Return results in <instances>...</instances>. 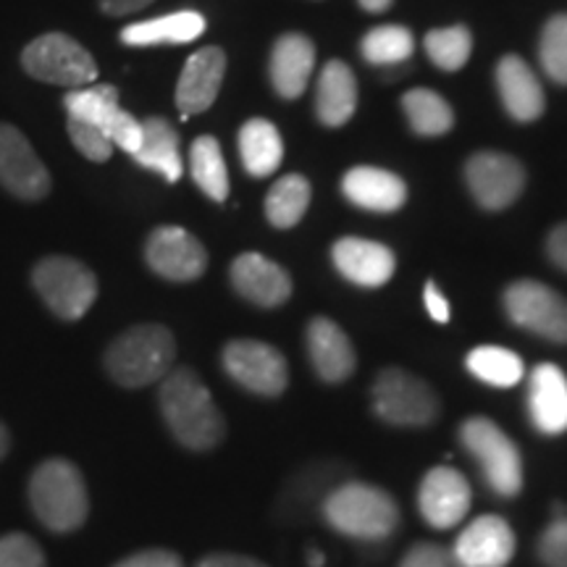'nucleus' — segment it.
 <instances>
[{"mask_svg":"<svg viewBox=\"0 0 567 567\" xmlns=\"http://www.w3.org/2000/svg\"><path fill=\"white\" fill-rule=\"evenodd\" d=\"M161 413L176 442L187 450L208 452L221 444L224 415L210 389L189 368H176L161 379Z\"/></svg>","mask_w":567,"mask_h":567,"instance_id":"nucleus-1","label":"nucleus"},{"mask_svg":"<svg viewBox=\"0 0 567 567\" xmlns=\"http://www.w3.org/2000/svg\"><path fill=\"white\" fill-rule=\"evenodd\" d=\"M30 505L42 526L53 534H69L84 526L90 496L80 467L63 457L40 463L30 478Z\"/></svg>","mask_w":567,"mask_h":567,"instance_id":"nucleus-2","label":"nucleus"},{"mask_svg":"<svg viewBox=\"0 0 567 567\" xmlns=\"http://www.w3.org/2000/svg\"><path fill=\"white\" fill-rule=\"evenodd\" d=\"M176 358L174 334L166 326L142 323L126 329L105 350V371L118 386L140 389L161 381Z\"/></svg>","mask_w":567,"mask_h":567,"instance_id":"nucleus-3","label":"nucleus"},{"mask_svg":"<svg viewBox=\"0 0 567 567\" xmlns=\"http://www.w3.org/2000/svg\"><path fill=\"white\" fill-rule=\"evenodd\" d=\"M323 515L339 534L363 542H381L400 526V507L392 496L384 488L360 481L339 486L326 496Z\"/></svg>","mask_w":567,"mask_h":567,"instance_id":"nucleus-4","label":"nucleus"},{"mask_svg":"<svg viewBox=\"0 0 567 567\" xmlns=\"http://www.w3.org/2000/svg\"><path fill=\"white\" fill-rule=\"evenodd\" d=\"M460 442L476 457L481 476L496 496L513 499L520 494L523 457L513 439L492 417H467L460 425Z\"/></svg>","mask_w":567,"mask_h":567,"instance_id":"nucleus-5","label":"nucleus"},{"mask_svg":"<svg viewBox=\"0 0 567 567\" xmlns=\"http://www.w3.org/2000/svg\"><path fill=\"white\" fill-rule=\"evenodd\" d=\"M32 284L42 302L63 321H80L97 297V279L82 260L66 255L42 258L32 271Z\"/></svg>","mask_w":567,"mask_h":567,"instance_id":"nucleus-6","label":"nucleus"},{"mask_svg":"<svg viewBox=\"0 0 567 567\" xmlns=\"http://www.w3.org/2000/svg\"><path fill=\"white\" fill-rule=\"evenodd\" d=\"M21 66L34 80L61 87H87L97 80V63L87 48L63 32L40 34L21 53Z\"/></svg>","mask_w":567,"mask_h":567,"instance_id":"nucleus-7","label":"nucleus"},{"mask_svg":"<svg viewBox=\"0 0 567 567\" xmlns=\"http://www.w3.org/2000/svg\"><path fill=\"white\" fill-rule=\"evenodd\" d=\"M373 410L381 421L405 429H423L439 415V396L417 375L386 368L373 381Z\"/></svg>","mask_w":567,"mask_h":567,"instance_id":"nucleus-8","label":"nucleus"},{"mask_svg":"<svg viewBox=\"0 0 567 567\" xmlns=\"http://www.w3.org/2000/svg\"><path fill=\"white\" fill-rule=\"evenodd\" d=\"M505 313L530 334L567 344V300L547 284L520 279L505 289Z\"/></svg>","mask_w":567,"mask_h":567,"instance_id":"nucleus-9","label":"nucleus"},{"mask_svg":"<svg viewBox=\"0 0 567 567\" xmlns=\"http://www.w3.org/2000/svg\"><path fill=\"white\" fill-rule=\"evenodd\" d=\"M224 368L239 386L260 396H279L289 384L284 354L258 339H234L226 344Z\"/></svg>","mask_w":567,"mask_h":567,"instance_id":"nucleus-10","label":"nucleus"},{"mask_svg":"<svg viewBox=\"0 0 567 567\" xmlns=\"http://www.w3.org/2000/svg\"><path fill=\"white\" fill-rule=\"evenodd\" d=\"M465 182L484 210H505L526 189V168L507 153L481 151L465 163Z\"/></svg>","mask_w":567,"mask_h":567,"instance_id":"nucleus-11","label":"nucleus"},{"mask_svg":"<svg viewBox=\"0 0 567 567\" xmlns=\"http://www.w3.org/2000/svg\"><path fill=\"white\" fill-rule=\"evenodd\" d=\"M0 187L27 203L45 200L53 187L51 174L30 140L6 122H0Z\"/></svg>","mask_w":567,"mask_h":567,"instance_id":"nucleus-12","label":"nucleus"},{"mask_svg":"<svg viewBox=\"0 0 567 567\" xmlns=\"http://www.w3.org/2000/svg\"><path fill=\"white\" fill-rule=\"evenodd\" d=\"M145 260L168 281H195L208 268V252L195 234L182 226H158L145 243Z\"/></svg>","mask_w":567,"mask_h":567,"instance_id":"nucleus-13","label":"nucleus"},{"mask_svg":"<svg viewBox=\"0 0 567 567\" xmlns=\"http://www.w3.org/2000/svg\"><path fill=\"white\" fill-rule=\"evenodd\" d=\"M471 486L465 476L455 467L439 465L425 473L417 492V507H421L423 520L439 530L455 528L465 520L471 509Z\"/></svg>","mask_w":567,"mask_h":567,"instance_id":"nucleus-14","label":"nucleus"},{"mask_svg":"<svg viewBox=\"0 0 567 567\" xmlns=\"http://www.w3.org/2000/svg\"><path fill=\"white\" fill-rule=\"evenodd\" d=\"M452 555L465 567H507L515 557V534L505 517H476L457 536Z\"/></svg>","mask_w":567,"mask_h":567,"instance_id":"nucleus-15","label":"nucleus"},{"mask_svg":"<svg viewBox=\"0 0 567 567\" xmlns=\"http://www.w3.org/2000/svg\"><path fill=\"white\" fill-rule=\"evenodd\" d=\"M226 74V53L221 48H203L184 63L179 84H176V105L182 116H197L216 103Z\"/></svg>","mask_w":567,"mask_h":567,"instance_id":"nucleus-16","label":"nucleus"},{"mask_svg":"<svg viewBox=\"0 0 567 567\" xmlns=\"http://www.w3.org/2000/svg\"><path fill=\"white\" fill-rule=\"evenodd\" d=\"M231 284L247 302L258 308H279L292 297V279L279 264L260 252H243L231 264Z\"/></svg>","mask_w":567,"mask_h":567,"instance_id":"nucleus-17","label":"nucleus"},{"mask_svg":"<svg viewBox=\"0 0 567 567\" xmlns=\"http://www.w3.org/2000/svg\"><path fill=\"white\" fill-rule=\"evenodd\" d=\"M337 271L347 281L358 284L365 289H379L394 276L396 258L386 245L371 243L363 237H344L339 239L331 250Z\"/></svg>","mask_w":567,"mask_h":567,"instance_id":"nucleus-18","label":"nucleus"},{"mask_svg":"<svg viewBox=\"0 0 567 567\" xmlns=\"http://www.w3.org/2000/svg\"><path fill=\"white\" fill-rule=\"evenodd\" d=\"M308 354L318 379L326 384H342L358 365L350 337L344 334L342 326L323 316L308 323Z\"/></svg>","mask_w":567,"mask_h":567,"instance_id":"nucleus-19","label":"nucleus"},{"mask_svg":"<svg viewBox=\"0 0 567 567\" xmlns=\"http://www.w3.org/2000/svg\"><path fill=\"white\" fill-rule=\"evenodd\" d=\"M496 90H499L505 111L520 124L536 122L547 109L542 82L520 55H505L496 63Z\"/></svg>","mask_w":567,"mask_h":567,"instance_id":"nucleus-20","label":"nucleus"},{"mask_svg":"<svg viewBox=\"0 0 567 567\" xmlns=\"http://www.w3.org/2000/svg\"><path fill=\"white\" fill-rule=\"evenodd\" d=\"M528 415L542 434L559 436L567 431V379L557 365L542 363L530 373Z\"/></svg>","mask_w":567,"mask_h":567,"instance_id":"nucleus-21","label":"nucleus"},{"mask_svg":"<svg viewBox=\"0 0 567 567\" xmlns=\"http://www.w3.org/2000/svg\"><path fill=\"white\" fill-rule=\"evenodd\" d=\"M342 193L352 205L373 213H394L408 203V184L375 166L350 168L342 179Z\"/></svg>","mask_w":567,"mask_h":567,"instance_id":"nucleus-22","label":"nucleus"},{"mask_svg":"<svg viewBox=\"0 0 567 567\" xmlns=\"http://www.w3.org/2000/svg\"><path fill=\"white\" fill-rule=\"evenodd\" d=\"M271 84L284 101H295L308 87L316 69V45L305 34H281L271 51Z\"/></svg>","mask_w":567,"mask_h":567,"instance_id":"nucleus-23","label":"nucleus"},{"mask_svg":"<svg viewBox=\"0 0 567 567\" xmlns=\"http://www.w3.org/2000/svg\"><path fill=\"white\" fill-rule=\"evenodd\" d=\"M358 109V80L344 61H329L316 87V116L326 126H344Z\"/></svg>","mask_w":567,"mask_h":567,"instance_id":"nucleus-24","label":"nucleus"},{"mask_svg":"<svg viewBox=\"0 0 567 567\" xmlns=\"http://www.w3.org/2000/svg\"><path fill=\"white\" fill-rule=\"evenodd\" d=\"M205 32V19L197 11H176L168 17L137 21L122 30V42L132 48L187 45Z\"/></svg>","mask_w":567,"mask_h":567,"instance_id":"nucleus-25","label":"nucleus"},{"mask_svg":"<svg viewBox=\"0 0 567 567\" xmlns=\"http://www.w3.org/2000/svg\"><path fill=\"white\" fill-rule=\"evenodd\" d=\"M137 166L151 168V172L161 174L166 182L182 179V153H179V134L166 122L163 116H151L142 122V145L140 151L132 155Z\"/></svg>","mask_w":567,"mask_h":567,"instance_id":"nucleus-26","label":"nucleus"},{"mask_svg":"<svg viewBox=\"0 0 567 567\" xmlns=\"http://www.w3.org/2000/svg\"><path fill=\"white\" fill-rule=\"evenodd\" d=\"M239 155L247 174L268 176L281 166L284 140L268 118H250L239 130Z\"/></svg>","mask_w":567,"mask_h":567,"instance_id":"nucleus-27","label":"nucleus"},{"mask_svg":"<svg viewBox=\"0 0 567 567\" xmlns=\"http://www.w3.org/2000/svg\"><path fill=\"white\" fill-rule=\"evenodd\" d=\"M310 197V182L300 174H287L268 189L266 195V218L268 224L276 229H292L302 221V216L308 213Z\"/></svg>","mask_w":567,"mask_h":567,"instance_id":"nucleus-28","label":"nucleus"},{"mask_svg":"<svg viewBox=\"0 0 567 567\" xmlns=\"http://www.w3.org/2000/svg\"><path fill=\"white\" fill-rule=\"evenodd\" d=\"M189 172L197 187L203 189L210 200L224 203L229 197V172H226V161L216 137L203 134L193 142L189 151Z\"/></svg>","mask_w":567,"mask_h":567,"instance_id":"nucleus-29","label":"nucleus"},{"mask_svg":"<svg viewBox=\"0 0 567 567\" xmlns=\"http://www.w3.org/2000/svg\"><path fill=\"white\" fill-rule=\"evenodd\" d=\"M465 365L478 381L496 389L520 384L523 375H526V365H523L520 354L505 350V347H476L465 358Z\"/></svg>","mask_w":567,"mask_h":567,"instance_id":"nucleus-30","label":"nucleus"},{"mask_svg":"<svg viewBox=\"0 0 567 567\" xmlns=\"http://www.w3.org/2000/svg\"><path fill=\"white\" fill-rule=\"evenodd\" d=\"M63 109H66L69 116L101 126L109 134V126L116 118V113L122 111V105H118V90L113 84H87V87L66 92Z\"/></svg>","mask_w":567,"mask_h":567,"instance_id":"nucleus-31","label":"nucleus"},{"mask_svg":"<svg viewBox=\"0 0 567 567\" xmlns=\"http://www.w3.org/2000/svg\"><path fill=\"white\" fill-rule=\"evenodd\" d=\"M402 111H405L413 132L423 134V137H439L455 126V113H452L450 103L434 90H410L402 97Z\"/></svg>","mask_w":567,"mask_h":567,"instance_id":"nucleus-32","label":"nucleus"},{"mask_svg":"<svg viewBox=\"0 0 567 567\" xmlns=\"http://www.w3.org/2000/svg\"><path fill=\"white\" fill-rule=\"evenodd\" d=\"M415 51V38L408 27H375L360 40V53L373 66H394V63L408 61Z\"/></svg>","mask_w":567,"mask_h":567,"instance_id":"nucleus-33","label":"nucleus"},{"mask_svg":"<svg viewBox=\"0 0 567 567\" xmlns=\"http://www.w3.org/2000/svg\"><path fill=\"white\" fill-rule=\"evenodd\" d=\"M425 53L442 71L463 69L473 53V34L467 27L455 24L425 34Z\"/></svg>","mask_w":567,"mask_h":567,"instance_id":"nucleus-34","label":"nucleus"},{"mask_svg":"<svg viewBox=\"0 0 567 567\" xmlns=\"http://www.w3.org/2000/svg\"><path fill=\"white\" fill-rule=\"evenodd\" d=\"M538 61L551 82L567 84V13H557L544 24Z\"/></svg>","mask_w":567,"mask_h":567,"instance_id":"nucleus-35","label":"nucleus"},{"mask_svg":"<svg viewBox=\"0 0 567 567\" xmlns=\"http://www.w3.org/2000/svg\"><path fill=\"white\" fill-rule=\"evenodd\" d=\"M66 126H69L71 142H74V147L84 155V158H90L95 163H103L111 158L113 142L109 140V134H105L101 126L87 124V122H82V118H74V116H69Z\"/></svg>","mask_w":567,"mask_h":567,"instance_id":"nucleus-36","label":"nucleus"},{"mask_svg":"<svg viewBox=\"0 0 567 567\" xmlns=\"http://www.w3.org/2000/svg\"><path fill=\"white\" fill-rule=\"evenodd\" d=\"M0 567H45V555L32 536L9 534L0 538Z\"/></svg>","mask_w":567,"mask_h":567,"instance_id":"nucleus-37","label":"nucleus"},{"mask_svg":"<svg viewBox=\"0 0 567 567\" xmlns=\"http://www.w3.org/2000/svg\"><path fill=\"white\" fill-rule=\"evenodd\" d=\"M538 557L547 567H567V515L555 517L538 538Z\"/></svg>","mask_w":567,"mask_h":567,"instance_id":"nucleus-38","label":"nucleus"},{"mask_svg":"<svg viewBox=\"0 0 567 567\" xmlns=\"http://www.w3.org/2000/svg\"><path fill=\"white\" fill-rule=\"evenodd\" d=\"M109 137L113 142V147H122L124 153L134 155L140 151L142 145V122L132 116V113H126L124 109L116 113V118H113L111 126H109Z\"/></svg>","mask_w":567,"mask_h":567,"instance_id":"nucleus-39","label":"nucleus"},{"mask_svg":"<svg viewBox=\"0 0 567 567\" xmlns=\"http://www.w3.org/2000/svg\"><path fill=\"white\" fill-rule=\"evenodd\" d=\"M400 567H465L452 555V549L439 547V544H415L402 559Z\"/></svg>","mask_w":567,"mask_h":567,"instance_id":"nucleus-40","label":"nucleus"},{"mask_svg":"<svg viewBox=\"0 0 567 567\" xmlns=\"http://www.w3.org/2000/svg\"><path fill=\"white\" fill-rule=\"evenodd\" d=\"M113 567H184V563L179 555H174L168 549H145L122 559V563H116Z\"/></svg>","mask_w":567,"mask_h":567,"instance_id":"nucleus-41","label":"nucleus"},{"mask_svg":"<svg viewBox=\"0 0 567 567\" xmlns=\"http://www.w3.org/2000/svg\"><path fill=\"white\" fill-rule=\"evenodd\" d=\"M423 302L429 316L434 318L436 323H450V300L442 295V289L436 287V281H425L423 287Z\"/></svg>","mask_w":567,"mask_h":567,"instance_id":"nucleus-42","label":"nucleus"},{"mask_svg":"<svg viewBox=\"0 0 567 567\" xmlns=\"http://www.w3.org/2000/svg\"><path fill=\"white\" fill-rule=\"evenodd\" d=\"M547 255L557 268L567 271V221L555 226L547 237Z\"/></svg>","mask_w":567,"mask_h":567,"instance_id":"nucleus-43","label":"nucleus"},{"mask_svg":"<svg viewBox=\"0 0 567 567\" xmlns=\"http://www.w3.org/2000/svg\"><path fill=\"white\" fill-rule=\"evenodd\" d=\"M151 3L155 0H101V11L109 17H130V13L147 9Z\"/></svg>","mask_w":567,"mask_h":567,"instance_id":"nucleus-44","label":"nucleus"},{"mask_svg":"<svg viewBox=\"0 0 567 567\" xmlns=\"http://www.w3.org/2000/svg\"><path fill=\"white\" fill-rule=\"evenodd\" d=\"M197 567H268V565L245 555H210L205 557Z\"/></svg>","mask_w":567,"mask_h":567,"instance_id":"nucleus-45","label":"nucleus"},{"mask_svg":"<svg viewBox=\"0 0 567 567\" xmlns=\"http://www.w3.org/2000/svg\"><path fill=\"white\" fill-rule=\"evenodd\" d=\"M360 9H365L368 13H384L394 0H358Z\"/></svg>","mask_w":567,"mask_h":567,"instance_id":"nucleus-46","label":"nucleus"},{"mask_svg":"<svg viewBox=\"0 0 567 567\" xmlns=\"http://www.w3.org/2000/svg\"><path fill=\"white\" fill-rule=\"evenodd\" d=\"M9 446H11V436H9V429H6L3 421H0V460L9 455Z\"/></svg>","mask_w":567,"mask_h":567,"instance_id":"nucleus-47","label":"nucleus"},{"mask_svg":"<svg viewBox=\"0 0 567 567\" xmlns=\"http://www.w3.org/2000/svg\"><path fill=\"white\" fill-rule=\"evenodd\" d=\"M308 563H310V567H323L326 555H323V551H318V549H310L308 551Z\"/></svg>","mask_w":567,"mask_h":567,"instance_id":"nucleus-48","label":"nucleus"}]
</instances>
